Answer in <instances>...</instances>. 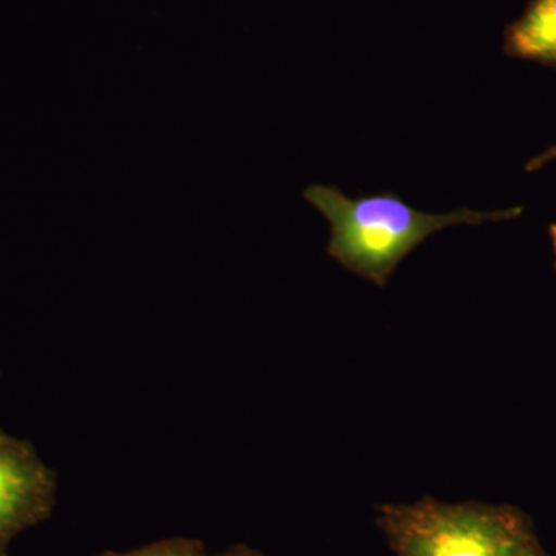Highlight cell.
I'll return each instance as SVG.
<instances>
[{
    "label": "cell",
    "instance_id": "obj_1",
    "mask_svg": "<svg viewBox=\"0 0 556 556\" xmlns=\"http://www.w3.org/2000/svg\"><path fill=\"white\" fill-rule=\"evenodd\" d=\"M303 197L331 226L328 254L378 287H386L402 260L438 230L506 222L522 212L521 207L490 212L459 208L450 214H426L391 193L351 200L338 188L320 185L309 186Z\"/></svg>",
    "mask_w": 556,
    "mask_h": 556
},
{
    "label": "cell",
    "instance_id": "obj_2",
    "mask_svg": "<svg viewBox=\"0 0 556 556\" xmlns=\"http://www.w3.org/2000/svg\"><path fill=\"white\" fill-rule=\"evenodd\" d=\"M376 522L396 556H551L525 511L424 497L383 504Z\"/></svg>",
    "mask_w": 556,
    "mask_h": 556
},
{
    "label": "cell",
    "instance_id": "obj_3",
    "mask_svg": "<svg viewBox=\"0 0 556 556\" xmlns=\"http://www.w3.org/2000/svg\"><path fill=\"white\" fill-rule=\"evenodd\" d=\"M56 482L27 441L0 431V556L14 536L50 517Z\"/></svg>",
    "mask_w": 556,
    "mask_h": 556
},
{
    "label": "cell",
    "instance_id": "obj_4",
    "mask_svg": "<svg viewBox=\"0 0 556 556\" xmlns=\"http://www.w3.org/2000/svg\"><path fill=\"white\" fill-rule=\"evenodd\" d=\"M504 50L517 60L556 68V0H533L507 28Z\"/></svg>",
    "mask_w": 556,
    "mask_h": 556
},
{
    "label": "cell",
    "instance_id": "obj_5",
    "mask_svg": "<svg viewBox=\"0 0 556 556\" xmlns=\"http://www.w3.org/2000/svg\"><path fill=\"white\" fill-rule=\"evenodd\" d=\"M101 556H206L204 555V547L200 541L186 540V538H175V540L161 541V543L150 544L138 551L124 552V554H116V552H108Z\"/></svg>",
    "mask_w": 556,
    "mask_h": 556
},
{
    "label": "cell",
    "instance_id": "obj_6",
    "mask_svg": "<svg viewBox=\"0 0 556 556\" xmlns=\"http://www.w3.org/2000/svg\"><path fill=\"white\" fill-rule=\"evenodd\" d=\"M556 160V144L552 146L547 150H544L540 155L533 156L532 160H529V163L526 164V172H536L543 169L544 166H547L548 163Z\"/></svg>",
    "mask_w": 556,
    "mask_h": 556
},
{
    "label": "cell",
    "instance_id": "obj_7",
    "mask_svg": "<svg viewBox=\"0 0 556 556\" xmlns=\"http://www.w3.org/2000/svg\"><path fill=\"white\" fill-rule=\"evenodd\" d=\"M217 556H263V555L258 554V552L252 551V548H249V547L236 546V547H230L228 552H225V554L217 555Z\"/></svg>",
    "mask_w": 556,
    "mask_h": 556
},
{
    "label": "cell",
    "instance_id": "obj_8",
    "mask_svg": "<svg viewBox=\"0 0 556 556\" xmlns=\"http://www.w3.org/2000/svg\"><path fill=\"white\" fill-rule=\"evenodd\" d=\"M548 232H551L552 247H554L555 258H556V225H552L551 230H548Z\"/></svg>",
    "mask_w": 556,
    "mask_h": 556
}]
</instances>
